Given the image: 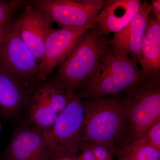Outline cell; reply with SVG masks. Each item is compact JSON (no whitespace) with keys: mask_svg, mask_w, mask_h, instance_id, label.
I'll return each instance as SVG.
<instances>
[{"mask_svg":"<svg viewBox=\"0 0 160 160\" xmlns=\"http://www.w3.org/2000/svg\"><path fill=\"white\" fill-rule=\"evenodd\" d=\"M151 11L152 10V16L155 19L160 22V1L152 0L151 1Z\"/></svg>","mask_w":160,"mask_h":160,"instance_id":"22","label":"cell"},{"mask_svg":"<svg viewBox=\"0 0 160 160\" xmlns=\"http://www.w3.org/2000/svg\"><path fill=\"white\" fill-rule=\"evenodd\" d=\"M144 78L137 63L128 56L115 53L110 47L91 77L76 93L82 99L118 97Z\"/></svg>","mask_w":160,"mask_h":160,"instance_id":"3","label":"cell"},{"mask_svg":"<svg viewBox=\"0 0 160 160\" xmlns=\"http://www.w3.org/2000/svg\"><path fill=\"white\" fill-rule=\"evenodd\" d=\"M145 137L150 146L160 151V119L151 126Z\"/></svg>","mask_w":160,"mask_h":160,"instance_id":"19","label":"cell"},{"mask_svg":"<svg viewBox=\"0 0 160 160\" xmlns=\"http://www.w3.org/2000/svg\"><path fill=\"white\" fill-rule=\"evenodd\" d=\"M0 71L28 87H34L43 81L39 65L20 37L15 22L0 49Z\"/></svg>","mask_w":160,"mask_h":160,"instance_id":"7","label":"cell"},{"mask_svg":"<svg viewBox=\"0 0 160 160\" xmlns=\"http://www.w3.org/2000/svg\"><path fill=\"white\" fill-rule=\"evenodd\" d=\"M12 24L13 22H12L0 27V49L9 36Z\"/></svg>","mask_w":160,"mask_h":160,"instance_id":"21","label":"cell"},{"mask_svg":"<svg viewBox=\"0 0 160 160\" xmlns=\"http://www.w3.org/2000/svg\"><path fill=\"white\" fill-rule=\"evenodd\" d=\"M110 41L108 36L101 34L94 26L90 28L49 80L61 89L79 91L111 47Z\"/></svg>","mask_w":160,"mask_h":160,"instance_id":"1","label":"cell"},{"mask_svg":"<svg viewBox=\"0 0 160 160\" xmlns=\"http://www.w3.org/2000/svg\"><path fill=\"white\" fill-rule=\"evenodd\" d=\"M77 156L79 160H97L92 150L87 145L79 152Z\"/></svg>","mask_w":160,"mask_h":160,"instance_id":"20","label":"cell"},{"mask_svg":"<svg viewBox=\"0 0 160 160\" xmlns=\"http://www.w3.org/2000/svg\"><path fill=\"white\" fill-rule=\"evenodd\" d=\"M142 4L140 0H107L96 18L94 26L102 34L117 33L129 25Z\"/></svg>","mask_w":160,"mask_h":160,"instance_id":"13","label":"cell"},{"mask_svg":"<svg viewBox=\"0 0 160 160\" xmlns=\"http://www.w3.org/2000/svg\"><path fill=\"white\" fill-rule=\"evenodd\" d=\"M107 0H34L30 4L61 28H92Z\"/></svg>","mask_w":160,"mask_h":160,"instance_id":"6","label":"cell"},{"mask_svg":"<svg viewBox=\"0 0 160 160\" xmlns=\"http://www.w3.org/2000/svg\"><path fill=\"white\" fill-rule=\"evenodd\" d=\"M26 1L0 0V27L12 22L13 15L18 9L29 2Z\"/></svg>","mask_w":160,"mask_h":160,"instance_id":"17","label":"cell"},{"mask_svg":"<svg viewBox=\"0 0 160 160\" xmlns=\"http://www.w3.org/2000/svg\"><path fill=\"white\" fill-rule=\"evenodd\" d=\"M91 28L54 29L47 38L39 64L43 81L49 77L74 49L80 38Z\"/></svg>","mask_w":160,"mask_h":160,"instance_id":"8","label":"cell"},{"mask_svg":"<svg viewBox=\"0 0 160 160\" xmlns=\"http://www.w3.org/2000/svg\"><path fill=\"white\" fill-rule=\"evenodd\" d=\"M15 22L22 40L39 65L42 60L45 43L54 29L52 23L30 4L23 7Z\"/></svg>","mask_w":160,"mask_h":160,"instance_id":"9","label":"cell"},{"mask_svg":"<svg viewBox=\"0 0 160 160\" xmlns=\"http://www.w3.org/2000/svg\"><path fill=\"white\" fill-rule=\"evenodd\" d=\"M4 160H51L42 132L31 125L15 131L3 154Z\"/></svg>","mask_w":160,"mask_h":160,"instance_id":"10","label":"cell"},{"mask_svg":"<svg viewBox=\"0 0 160 160\" xmlns=\"http://www.w3.org/2000/svg\"><path fill=\"white\" fill-rule=\"evenodd\" d=\"M54 84L48 78L33 87L26 108L29 125L42 133L51 129L59 114L54 110L52 94Z\"/></svg>","mask_w":160,"mask_h":160,"instance_id":"12","label":"cell"},{"mask_svg":"<svg viewBox=\"0 0 160 160\" xmlns=\"http://www.w3.org/2000/svg\"><path fill=\"white\" fill-rule=\"evenodd\" d=\"M117 160H160V151L148 143L146 138H129L114 148Z\"/></svg>","mask_w":160,"mask_h":160,"instance_id":"16","label":"cell"},{"mask_svg":"<svg viewBox=\"0 0 160 160\" xmlns=\"http://www.w3.org/2000/svg\"><path fill=\"white\" fill-rule=\"evenodd\" d=\"M151 12L150 2L144 1L142 8L129 25L115 33L112 39H110L112 51L117 54L128 56L135 62H138L147 21Z\"/></svg>","mask_w":160,"mask_h":160,"instance_id":"11","label":"cell"},{"mask_svg":"<svg viewBox=\"0 0 160 160\" xmlns=\"http://www.w3.org/2000/svg\"><path fill=\"white\" fill-rule=\"evenodd\" d=\"M97 160H114V149L99 143H88Z\"/></svg>","mask_w":160,"mask_h":160,"instance_id":"18","label":"cell"},{"mask_svg":"<svg viewBox=\"0 0 160 160\" xmlns=\"http://www.w3.org/2000/svg\"><path fill=\"white\" fill-rule=\"evenodd\" d=\"M83 135L88 143H99L114 149L129 136L122 106L118 97L83 99Z\"/></svg>","mask_w":160,"mask_h":160,"instance_id":"2","label":"cell"},{"mask_svg":"<svg viewBox=\"0 0 160 160\" xmlns=\"http://www.w3.org/2000/svg\"><path fill=\"white\" fill-rule=\"evenodd\" d=\"M51 160H79L76 155H62L53 157Z\"/></svg>","mask_w":160,"mask_h":160,"instance_id":"23","label":"cell"},{"mask_svg":"<svg viewBox=\"0 0 160 160\" xmlns=\"http://www.w3.org/2000/svg\"><path fill=\"white\" fill-rule=\"evenodd\" d=\"M138 62L144 77L160 81V22L150 14Z\"/></svg>","mask_w":160,"mask_h":160,"instance_id":"14","label":"cell"},{"mask_svg":"<svg viewBox=\"0 0 160 160\" xmlns=\"http://www.w3.org/2000/svg\"><path fill=\"white\" fill-rule=\"evenodd\" d=\"M34 87L25 86L0 71V115L11 117L19 114L26 108Z\"/></svg>","mask_w":160,"mask_h":160,"instance_id":"15","label":"cell"},{"mask_svg":"<svg viewBox=\"0 0 160 160\" xmlns=\"http://www.w3.org/2000/svg\"><path fill=\"white\" fill-rule=\"evenodd\" d=\"M134 139L144 137L149 128L160 119V81L144 77L118 97Z\"/></svg>","mask_w":160,"mask_h":160,"instance_id":"4","label":"cell"},{"mask_svg":"<svg viewBox=\"0 0 160 160\" xmlns=\"http://www.w3.org/2000/svg\"><path fill=\"white\" fill-rule=\"evenodd\" d=\"M85 108L82 99L75 92L51 129L43 133L52 158L62 155H77L87 145L83 135Z\"/></svg>","mask_w":160,"mask_h":160,"instance_id":"5","label":"cell"}]
</instances>
